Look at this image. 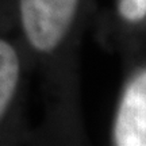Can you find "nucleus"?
<instances>
[{
	"label": "nucleus",
	"instance_id": "2",
	"mask_svg": "<svg viewBox=\"0 0 146 146\" xmlns=\"http://www.w3.org/2000/svg\"><path fill=\"white\" fill-rule=\"evenodd\" d=\"M115 143L146 146V70L127 87L114 129Z\"/></svg>",
	"mask_w": 146,
	"mask_h": 146
},
{
	"label": "nucleus",
	"instance_id": "3",
	"mask_svg": "<svg viewBox=\"0 0 146 146\" xmlns=\"http://www.w3.org/2000/svg\"><path fill=\"white\" fill-rule=\"evenodd\" d=\"M21 73V62L16 50L0 38V120L4 116L15 95Z\"/></svg>",
	"mask_w": 146,
	"mask_h": 146
},
{
	"label": "nucleus",
	"instance_id": "4",
	"mask_svg": "<svg viewBox=\"0 0 146 146\" xmlns=\"http://www.w3.org/2000/svg\"><path fill=\"white\" fill-rule=\"evenodd\" d=\"M119 12L127 21H139L146 15V0H120Z\"/></svg>",
	"mask_w": 146,
	"mask_h": 146
},
{
	"label": "nucleus",
	"instance_id": "1",
	"mask_svg": "<svg viewBox=\"0 0 146 146\" xmlns=\"http://www.w3.org/2000/svg\"><path fill=\"white\" fill-rule=\"evenodd\" d=\"M78 0H21V21L26 38L39 52L50 53L72 25Z\"/></svg>",
	"mask_w": 146,
	"mask_h": 146
}]
</instances>
